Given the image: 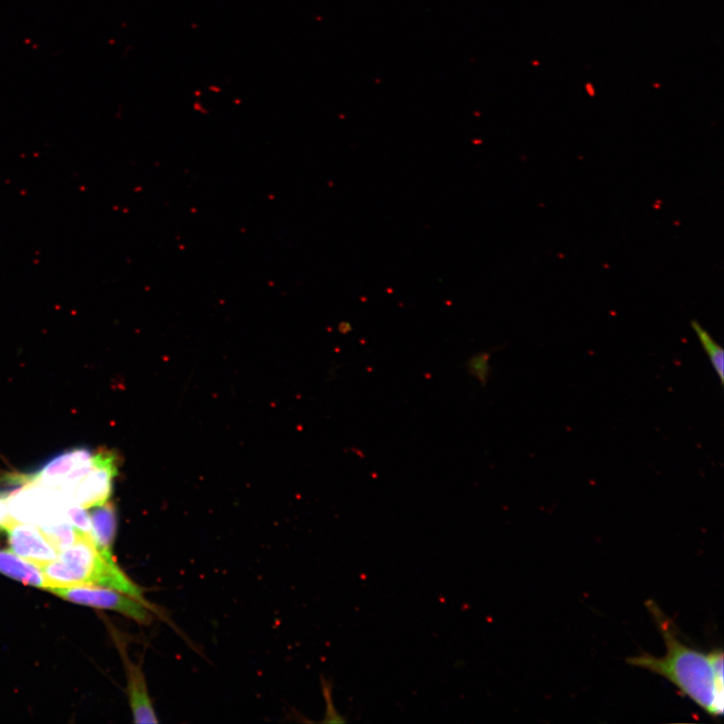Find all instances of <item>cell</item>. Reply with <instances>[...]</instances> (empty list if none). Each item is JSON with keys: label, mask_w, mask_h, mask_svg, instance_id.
I'll list each match as a JSON object with an SVG mask.
<instances>
[{"label": "cell", "mask_w": 724, "mask_h": 724, "mask_svg": "<svg viewBox=\"0 0 724 724\" xmlns=\"http://www.w3.org/2000/svg\"><path fill=\"white\" fill-rule=\"evenodd\" d=\"M645 606L662 635L666 653L656 657L643 652L628 658L627 662L664 677L706 713L721 716L724 710L722 649L715 648L705 654L686 645L674 623L654 601H647Z\"/></svg>", "instance_id": "cell-1"}, {"label": "cell", "mask_w": 724, "mask_h": 724, "mask_svg": "<svg viewBox=\"0 0 724 724\" xmlns=\"http://www.w3.org/2000/svg\"><path fill=\"white\" fill-rule=\"evenodd\" d=\"M127 675L129 703L136 723H157L154 705L148 693L145 675L142 669L133 663L125 651L120 648Z\"/></svg>", "instance_id": "cell-8"}, {"label": "cell", "mask_w": 724, "mask_h": 724, "mask_svg": "<svg viewBox=\"0 0 724 724\" xmlns=\"http://www.w3.org/2000/svg\"><path fill=\"white\" fill-rule=\"evenodd\" d=\"M23 484L24 487L10 494L8 500L10 512L16 520L39 527L69 520L66 511L72 501L61 491L36 482Z\"/></svg>", "instance_id": "cell-3"}, {"label": "cell", "mask_w": 724, "mask_h": 724, "mask_svg": "<svg viewBox=\"0 0 724 724\" xmlns=\"http://www.w3.org/2000/svg\"><path fill=\"white\" fill-rule=\"evenodd\" d=\"M50 592L74 604L117 612L140 624L146 625L152 620L153 607L150 604L113 589L74 586L54 588Z\"/></svg>", "instance_id": "cell-4"}, {"label": "cell", "mask_w": 724, "mask_h": 724, "mask_svg": "<svg viewBox=\"0 0 724 724\" xmlns=\"http://www.w3.org/2000/svg\"><path fill=\"white\" fill-rule=\"evenodd\" d=\"M9 492H0V529H5L15 518L9 509Z\"/></svg>", "instance_id": "cell-14"}, {"label": "cell", "mask_w": 724, "mask_h": 724, "mask_svg": "<svg viewBox=\"0 0 724 724\" xmlns=\"http://www.w3.org/2000/svg\"><path fill=\"white\" fill-rule=\"evenodd\" d=\"M67 516L70 522L82 533L93 536L90 515L82 506L70 502L67 506Z\"/></svg>", "instance_id": "cell-13"}, {"label": "cell", "mask_w": 724, "mask_h": 724, "mask_svg": "<svg viewBox=\"0 0 724 724\" xmlns=\"http://www.w3.org/2000/svg\"><path fill=\"white\" fill-rule=\"evenodd\" d=\"M49 590L74 586L109 588L149 604L142 590L120 569L113 555L102 552L94 536L82 533L59 558L42 568Z\"/></svg>", "instance_id": "cell-2"}, {"label": "cell", "mask_w": 724, "mask_h": 724, "mask_svg": "<svg viewBox=\"0 0 724 724\" xmlns=\"http://www.w3.org/2000/svg\"><path fill=\"white\" fill-rule=\"evenodd\" d=\"M94 455L90 450L77 448L62 453L49 461L38 472L27 476L25 482H36L67 493L92 466Z\"/></svg>", "instance_id": "cell-6"}, {"label": "cell", "mask_w": 724, "mask_h": 724, "mask_svg": "<svg viewBox=\"0 0 724 724\" xmlns=\"http://www.w3.org/2000/svg\"><path fill=\"white\" fill-rule=\"evenodd\" d=\"M16 555L42 568L57 560L61 551L37 525L14 520L4 529Z\"/></svg>", "instance_id": "cell-7"}, {"label": "cell", "mask_w": 724, "mask_h": 724, "mask_svg": "<svg viewBox=\"0 0 724 724\" xmlns=\"http://www.w3.org/2000/svg\"><path fill=\"white\" fill-rule=\"evenodd\" d=\"M491 355L492 351L479 352L473 355L467 362L468 373L483 387L486 386L491 374Z\"/></svg>", "instance_id": "cell-12"}, {"label": "cell", "mask_w": 724, "mask_h": 724, "mask_svg": "<svg viewBox=\"0 0 724 724\" xmlns=\"http://www.w3.org/2000/svg\"><path fill=\"white\" fill-rule=\"evenodd\" d=\"M117 469L115 459L108 452L94 455L90 469L72 487L66 497L83 508H94L108 502L112 494Z\"/></svg>", "instance_id": "cell-5"}, {"label": "cell", "mask_w": 724, "mask_h": 724, "mask_svg": "<svg viewBox=\"0 0 724 724\" xmlns=\"http://www.w3.org/2000/svg\"><path fill=\"white\" fill-rule=\"evenodd\" d=\"M691 327L696 333L703 349L707 353L711 365L715 370L721 386L724 385V351L723 348L714 341L712 336L696 321H691Z\"/></svg>", "instance_id": "cell-11"}, {"label": "cell", "mask_w": 724, "mask_h": 724, "mask_svg": "<svg viewBox=\"0 0 724 724\" xmlns=\"http://www.w3.org/2000/svg\"><path fill=\"white\" fill-rule=\"evenodd\" d=\"M90 517L97 547L102 552L113 555L112 546L117 525L113 507L108 502L94 507Z\"/></svg>", "instance_id": "cell-10"}, {"label": "cell", "mask_w": 724, "mask_h": 724, "mask_svg": "<svg viewBox=\"0 0 724 724\" xmlns=\"http://www.w3.org/2000/svg\"><path fill=\"white\" fill-rule=\"evenodd\" d=\"M0 574L28 586L50 588L40 567L10 551H0Z\"/></svg>", "instance_id": "cell-9"}]
</instances>
